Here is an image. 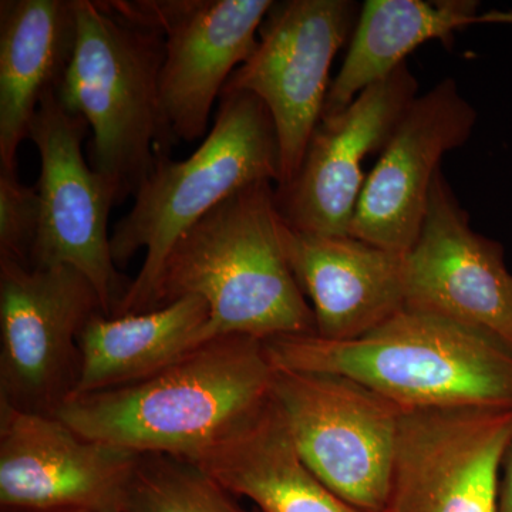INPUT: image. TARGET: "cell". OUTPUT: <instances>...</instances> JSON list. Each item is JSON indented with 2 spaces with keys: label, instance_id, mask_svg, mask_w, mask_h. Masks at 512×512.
Segmentation results:
<instances>
[{
  "label": "cell",
  "instance_id": "cell-16",
  "mask_svg": "<svg viewBox=\"0 0 512 512\" xmlns=\"http://www.w3.org/2000/svg\"><path fill=\"white\" fill-rule=\"evenodd\" d=\"M282 244L319 338H360L406 308V254L350 235L298 231L285 221Z\"/></svg>",
  "mask_w": 512,
  "mask_h": 512
},
{
  "label": "cell",
  "instance_id": "cell-19",
  "mask_svg": "<svg viewBox=\"0 0 512 512\" xmlns=\"http://www.w3.org/2000/svg\"><path fill=\"white\" fill-rule=\"evenodd\" d=\"M208 320L210 308L198 296H184L147 312H97L79 336L82 366L72 397L156 375L208 342Z\"/></svg>",
  "mask_w": 512,
  "mask_h": 512
},
{
  "label": "cell",
  "instance_id": "cell-23",
  "mask_svg": "<svg viewBox=\"0 0 512 512\" xmlns=\"http://www.w3.org/2000/svg\"><path fill=\"white\" fill-rule=\"evenodd\" d=\"M498 512H512V441L505 454L503 470H501Z\"/></svg>",
  "mask_w": 512,
  "mask_h": 512
},
{
  "label": "cell",
  "instance_id": "cell-10",
  "mask_svg": "<svg viewBox=\"0 0 512 512\" xmlns=\"http://www.w3.org/2000/svg\"><path fill=\"white\" fill-rule=\"evenodd\" d=\"M512 409L402 410L389 512H498Z\"/></svg>",
  "mask_w": 512,
  "mask_h": 512
},
{
  "label": "cell",
  "instance_id": "cell-8",
  "mask_svg": "<svg viewBox=\"0 0 512 512\" xmlns=\"http://www.w3.org/2000/svg\"><path fill=\"white\" fill-rule=\"evenodd\" d=\"M89 130L86 120L64 109L56 90L40 101L29 131L40 157V224L29 265L76 269L96 289L104 315L113 316L131 285L114 264L109 234L111 208L124 198L119 185L84 158Z\"/></svg>",
  "mask_w": 512,
  "mask_h": 512
},
{
  "label": "cell",
  "instance_id": "cell-17",
  "mask_svg": "<svg viewBox=\"0 0 512 512\" xmlns=\"http://www.w3.org/2000/svg\"><path fill=\"white\" fill-rule=\"evenodd\" d=\"M184 460L229 493L247 498L258 512H373L340 497L306 467L272 396L220 439Z\"/></svg>",
  "mask_w": 512,
  "mask_h": 512
},
{
  "label": "cell",
  "instance_id": "cell-22",
  "mask_svg": "<svg viewBox=\"0 0 512 512\" xmlns=\"http://www.w3.org/2000/svg\"><path fill=\"white\" fill-rule=\"evenodd\" d=\"M39 224L37 188L20 183L18 173L0 170V259L29 265Z\"/></svg>",
  "mask_w": 512,
  "mask_h": 512
},
{
  "label": "cell",
  "instance_id": "cell-15",
  "mask_svg": "<svg viewBox=\"0 0 512 512\" xmlns=\"http://www.w3.org/2000/svg\"><path fill=\"white\" fill-rule=\"evenodd\" d=\"M476 123V109L451 77L417 96L367 174L350 237L407 254L419 238L444 154L464 146Z\"/></svg>",
  "mask_w": 512,
  "mask_h": 512
},
{
  "label": "cell",
  "instance_id": "cell-11",
  "mask_svg": "<svg viewBox=\"0 0 512 512\" xmlns=\"http://www.w3.org/2000/svg\"><path fill=\"white\" fill-rule=\"evenodd\" d=\"M127 18L160 29L165 55L160 101L177 141L207 136L212 107L259 42L272 0H138L109 2Z\"/></svg>",
  "mask_w": 512,
  "mask_h": 512
},
{
  "label": "cell",
  "instance_id": "cell-24",
  "mask_svg": "<svg viewBox=\"0 0 512 512\" xmlns=\"http://www.w3.org/2000/svg\"><path fill=\"white\" fill-rule=\"evenodd\" d=\"M478 23H507V25H512V12L490 10V12L478 16L477 25Z\"/></svg>",
  "mask_w": 512,
  "mask_h": 512
},
{
  "label": "cell",
  "instance_id": "cell-3",
  "mask_svg": "<svg viewBox=\"0 0 512 512\" xmlns=\"http://www.w3.org/2000/svg\"><path fill=\"white\" fill-rule=\"evenodd\" d=\"M276 369L329 373L363 384L400 410L512 409V352L453 320L403 308L352 340H265Z\"/></svg>",
  "mask_w": 512,
  "mask_h": 512
},
{
  "label": "cell",
  "instance_id": "cell-26",
  "mask_svg": "<svg viewBox=\"0 0 512 512\" xmlns=\"http://www.w3.org/2000/svg\"><path fill=\"white\" fill-rule=\"evenodd\" d=\"M0 512H16V511L0 510Z\"/></svg>",
  "mask_w": 512,
  "mask_h": 512
},
{
  "label": "cell",
  "instance_id": "cell-18",
  "mask_svg": "<svg viewBox=\"0 0 512 512\" xmlns=\"http://www.w3.org/2000/svg\"><path fill=\"white\" fill-rule=\"evenodd\" d=\"M76 32L74 0L0 2V170L18 173L20 144L62 82Z\"/></svg>",
  "mask_w": 512,
  "mask_h": 512
},
{
  "label": "cell",
  "instance_id": "cell-20",
  "mask_svg": "<svg viewBox=\"0 0 512 512\" xmlns=\"http://www.w3.org/2000/svg\"><path fill=\"white\" fill-rule=\"evenodd\" d=\"M478 16L473 0H367L342 67L330 84L323 116L348 107L367 87L406 64V57L423 43L441 40L451 45L454 33L477 25Z\"/></svg>",
  "mask_w": 512,
  "mask_h": 512
},
{
  "label": "cell",
  "instance_id": "cell-13",
  "mask_svg": "<svg viewBox=\"0 0 512 512\" xmlns=\"http://www.w3.org/2000/svg\"><path fill=\"white\" fill-rule=\"evenodd\" d=\"M404 288L406 308L453 320L512 352V275L504 249L470 227L441 171L419 238L404 255Z\"/></svg>",
  "mask_w": 512,
  "mask_h": 512
},
{
  "label": "cell",
  "instance_id": "cell-12",
  "mask_svg": "<svg viewBox=\"0 0 512 512\" xmlns=\"http://www.w3.org/2000/svg\"><path fill=\"white\" fill-rule=\"evenodd\" d=\"M140 458L0 403V510L126 511Z\"/></svg>",
  "mask_w": 512,
  "mask_h": 512
},
{
  "label": "cell",
  "instance_id": "cell-25",
  "mask_svg": "<svg viewBox=\"0 0 512 512\" xmlns=\"http://www.w3.org/2000/svg\"><path fill=\"white\" fill-rule=\"evenodd\" d=\"M82 512H126V511H82Z\"/></svg>",
  "mask_w": 512,
  "mask_h": 512
},
{
  "label": "cell",
  "instance_id": "cell-9",
  "mask_svg": "<svg viewBox=\"0 0 512 512\" xmlns=\"http://www.w3.org/2000/svg\"><path fill=\"white\" fill-rule=\"evenodd\" d=\"M359 13L350 0L274 2L255 52L222 90L254 94L271 114L281 158L276 188L291 183L301 167L325 110L330 67L352 37Z\"/></svg>",
  "mask_w": 512,
  "mask_h": 512
},
{
  "label": "cell",
  "instance_id": "cell-7",
  "mask_svg": "<svg viewBox=\"0 0 512 512\" xmlns=\"http://www.w3.org/2000/svg\"><path fill=\"white\" fill-rule=\"evenodd\" d=\"M97 312L99 295L76 269L0 259V403L56 416L79 383V336Z\"/></svg>",
  "mask_w": 512,
  "mask_h": 512
},
{
  "label": "cell",
  "instance_id": "cell-4",
  "mask_svg": "<svg viewBox=\"0 0 512 512\" xmlns=\"http://www.w3.org/2000/svg\"><path fill=\"white\" fill-rule=\"evenodd\" d=\"M279 174L278 137L265 104L251 93H222L201 146L183 161L160 154L134 194L130 212L114 225L110 245L117 268L146 251L116 315L151 311L175 242L235 192L262 181L276 185Z\"/></svg>",
  "mask_w": 512,
  "mask_h": 512
},
{
  "label": "cell",
  "instance_id": "cell-14",
  "mask_svg": "<svg viewBox=\"0 0 512 512\" xmlns=\"http://www.w3.org/2000/svg\"><path fill=\"white\" fill-rule=\"evenodd\" d=\"M417 90L419 82L403 64L345 109L320 119L298 173L291 183L275 187L285 224L313 234L349 235L367 177L363 161L382 153Z\"/></svg>",
  "mask_w": 512,
  "mask_h": 512
},
{
  "label": "cell",
  "instance_id": "cell-1",
  "mask_svg": "<svg viewBox=\"0 0 512 512\" xmlns=\"http://www.w3.org/2000/svg\"><path fill=\"white\" fill-rule=\"evenodd\" d=\"M275 184L242 188L192 225L167 256L151 309L198 296L207 340L316 335L315 315L282 244Z\"/></svg>",
  "mask_w": 512,
  "mask_h": 512
},
{
  "label": "cell",
  "instance_id": "cell-5",
  "mask_svg": "<svg viewBox=\"0 0 512 512\" xmlns=\"http://www.w3.org/2000/svg\"><path fill=\"white\" fill-rule=\"evenodd\" d=\"M74 8L76 45L57 97L89 124V164L126 200L175 144L160 101L164 36L109 2L74 0Z\"/></svg>",
  "mask_w": 512,
  "mask_h": 512
},
{
  "label": "cell",
  "instance_id": "cell-21",
  "mask_svg": "<svg viewBox=\"0 0 512 512\" xmlns=\"http://www.w3.org/2000/svg\"><path fill=\"white\" fill-rule=\"evenodd\" d=\"M126 512H258L184 458L141 456Z\"/></svg>",
  "mask_w": 512,
  "mask_h": 512
},
{
  "label": "cell",
  "instance_id": "cell-6",
  "mask_svg": "<svg viewBox=\"0 0 512 512\" xmlns=\"http://www.w3.org/2000/svg\"><path fill=\"white\" fill-rule=\"evenodd\" d=\"M271 396L306 467L356 507L386 512L402 410L348 377L276 367Z\"/></svg>",
  "mask_w": 512,
  "mask_h": 512
},
{
  "label": "cell",
  "instance_id": "cell-2",
  "mask_svg": "<svg viewBox=\"0 0 512 512\" xmlns=\"http://www.w3.org/2000/svg\"><path fill=\"white\" fill-rule=\"evenodd\" d=\"M274 376L262 340L224 336L140 382L72 397L56 417L140 456L190 458L264 406Z\"/></svg>",
  "mask_w": 512,
  "mask_h": 512
}]
</instances>
